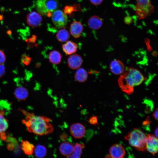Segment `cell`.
<instances>
[{
  "label": "cell",
  "instance_id": "5b68a950",
  "mask_svg": "<svg viewBox=\"0 0 158 158\" xmlns=\"http://www.w3.org/2000/svg\"><path fill=\"white\" fill-rule=\"evenodd\" d=\"M136 15L139 19L145 18L152 13L154 7L150 0H136Z\"/></svg>",
  "mask_w": 158,
  "mask_h": 158
},
{
  "label": "cell",
  "instance_id": "e575fe53",
  "mask_svg": "<svg viewBox=\"0 0 158 158\" xmlns=\"http://www.w3.org/2000/svg\"><path fill=\"white\" fill-rule=\"evenodd\" d=\"M158 128H157L156 129H155V131H154V134L155 135V137L158 138Z\"/></svg>",
  "mask_w": 158,
  "mask_h": 158
},
{
  "label": "cell",
  "instance_id": "d590c367",
  "mask_svg": "<svg viewBox=\"0 0 158 158\" xmlns=\"http://www.w3.org/2000/svg\"><path fill=\"white\" fill-rule=\"evenodd\" d=\"M2 18V17L0 15V19H1Z\"/></svg>",
  "mask_w": 158,
  "mask_h": 158
},
{
  "label": "cell",
  "instance_id": "2e32d148",
  "mask_svg": "<svg viewBox=\"0 0 158 158\" xmlns=\"http://www.w3.org/2000/svg\"><path fill=\"white\" fill-rule=\"evenodd\" d=\"M78 46L77 43L72 41H68L62 44V49L67 55H70L77 51Z\"/></svg>",
  "mask_w": 158,
  "mask_h": 158
},
{
  "label": "cell",
  "instance_id": "d6986e66",
  "mask_svg": "<svg viewBox=\"0 0 158 158\" xmlns=\"http://www.w3.org/2000/svg\"><path fill=\"white\" fill-rule=\"evenodd\" d=\"M62 55L58 51L53 50L49 53L48 59L50 62L53 64L57 65L61 62Z\"/></svg>",
  "mask_w": 158,
  "mask_h": 158
},
{
  "label": "cell",
  "instance_id": "3957f363",
  "mask_svg": "<svg viewBox=\"0 0 158 158\" xmlns=\"http://www.w3.org/2000/svg\"><path fill=\"white\" fill-rule=\"evenodd\" d=\"M146 135L141 130L135 128L125 137L129 144L139 151L144 152L146 150Z\"/></svg>",
  "mask_w": 158,
  "mask_h": 158
},
{
  "label": "cell",
  "instance_id": "484cf974",
  "mask_svg": "<svg viewBox=\"0 0 158 158\" xmlns=\"http://www.w3.org/2000/svg\"><path fill=\"white\" fill-rule=\"evenodd\" d=\"M89 121L91 124L95 125L97 124L99 126L98 123V117L97 116H92L90 118Z\"/></svg>",
  "mask_w": 158,
  "mask_h": 158
},
{
  "label": "cell",
  "instance_id": "4dcf8cb0",
  "mask_svg": "<svg viewBox=\"0 0 158 158\" xmlns=\"http://www.w3.org/2000/svg\"><path fill=\"white\" fill-rule=\"evenodd\" d=\"M158 108H157L153 114V116L154 118L157 120L158 121Z\"/></svg>",
  "mask_w": 158,
  "mask_h": 158
},
{
  "label": "cell",
  "instance_id": "ac0fdd59",
  "mask_svg": "<svg viewBox=\"0 0 158 158\" xmlns=\"http://www.w3.org/2000/svg\"><path fill=\"white\" fill-rule=\"evenodd\" d=\"M29 93L27 89L25 87L20 86L17 87L14 91L16 98L20 100L25 99L28 97Z\"/></svg>",
  "mask_w": 158,
  "mask_h": 158
},
{
  "label": "cell",
  "instance_id": "603a6c76",
  "mask_svg": "<svg viewBox=\"0 0 158 158\" xmlns=\"http://www.w3.org/2000/svg\"><path fill=\"white\" fill-rule=\"evenodd\" d=\"M21 146L22 149L25 154L30 155L33 153L35 147L27 141H22Z\"/></svg>",
  "mask_w": 158,
  "mask_h": 158
},
{
  "label": "cell",
  "instance_id": "d4e9b609",
  "mask_svg": "<svg viewBox=\"0 0 158 158\" xmlns=\"http://www.w3.org/2000/svg\"><path fill=\"white\" fill-rule=\"evenodd\" d=\"M22 61L23 63L27 65L29 64L30 62L31 59L28 56L24 55L22 57Z\"/></svg>",
  "mask_w": 158,
  "mask_h": 158
},
{
  "label": "cell",
  "instance_id": "9a60e30c",
  "mask_svg": "<svg viewBox=\"0 0 158 158\" xmlns=\"http://www.w3.org/2000/svg\"><path fill=\"white\" fill-rule=\"evenodd\" d=\"M74 146L73 144L68 141H65L62 142L59 147L61 153L67 157L73 153Z\"/></svg>",
  "mask_w": 158,
  "mask_h": 158
},
{
  "label": "cell",
  "instance_id": "52a82bcc",
  "mask_svg": "<svg viewBox=\"0 0 158 158\" xmlns=\"http://www.w3.org/2000/svg\"><path fill=\"white\" fill-rule=\"evenodd\" d=\"M146 150L154 156L158 152V138L154 135L148 134L146 136Z\"/></svg>",
  "mask_w": 158,
  "mask_h": 158
},
{
  "label": "cell",
  "instance_id": "8fae6325",
  "mask_svg": "<svg viewBox=\"0 0 158 158\" xmlns=\"http://www.w3.org/2000/svg\"><path fill=\"white\" fill-rule=\"evenodd\" d=\"M111 157L114 158H122L124 157L125 154L124 148L121 145L116 144L112 145L109 150Z\"/></svg>",
  "mask_w": 158,
  "mask_h": 158
},
{
  "label": "cell",
  "instance_id": "9c48e42d",
  "mask_svg": "<svg viewBox=\"0 0 158 158\" xmlns=\"http://www.w3.org/2000/svg\"><path fill=\"white\" fill-rule=\"evenodd\" d=\"M42 20L41 16L35 11L30 13L27 16V23L29 26L32 27L39 26L41 24Z\"/></svg>",
  "mask_w": 158,
  "mask_h": 158
},
{
  "label": "cell",
  "instance_id": "e0dca14e",
  "mask_svg": "<svg viewBox=\"0 0 158 158\" xmlns=\"http://www.w3.org/2000/svg\"><path fill=\"white\" fill-rule=\"evenodd\" d=\"M87 23L88 26L91 29L97 30L102 27L103 21L102 19L99 16H93L88 19Z\"/></svg>",
  "mask_w": 158,
  "mask_h": 158
},
{
  "label": "cell",
  "instance_id": "7c38bea8",
  "mask_svg": "<svg viewBox=\"0 0 158 158\" xmlns=\"http://www.w3.org/2000/svg\"><path fill=\"white\" fill-rule=\"evenodd\" d=\"M83 62L81 57L79 55L75 54L70 56L67 59L68 66L72 69H77L82 65Z\"/></svg>",
  "mask_w": 158,
  "mask_h": 158
},
{
  "label": "cell",
  "instance_id": "cb8c5ba5",
  "mask_svg": "<svg viewBox=\"0 0 158 158\" xmlns=\"http://www.w3.org/2000/svg\"><path fill=\"white\" fill-rule=\"evenodd\" d=\"M57 40L61 42L67 41L69 37L68 32L65 29H61L58 31L56 34Z\"/></svg>",
  "mask_w": 158,
  "mask_h": 158
},
{
  "label": "cell",
  "instance_id": "f1b7e54d",
  "mask_svg": "<svg viewBox=\"0 0 158 158\" xmlns=\"http://www.w3.org/2000/svg\"><path fill=\"white\" fill-rule=\"evenodd\" d=\"M90 2L93 4L98 5L100 4L102 2L103 0H90Z\"/></svg>",
  "mask_w": 158,
  "mask_h": 158
},
{
  "label": "cell",
  "instance_id": "8992f818",
  "mask_svg": "<svg viewBox=\"0 0 158 158\" xmlns=\"http://www.w3.org/2000/svg\"><path fill=\"white\" fill-rule=\"evenodd\" d=\"M53 23L58 28L64 27L67 24L68 18L66 14L61 10H56L51 15Z\"/></svg>",
  "mask_w": 158,
  "mask_h": 158
},
{
  "label": "cell",
  "instance_id": "ba28073f",
  "mask_svg": "<svg viewBox=\"0 0 158 158\" xmlns=\"http://www.w3.org/2000/svg\"><path fill=\"white\" fill-rule=\"evenodd\" d=\"M71 135L75 138L80 139L85 135L86 129L85 126L80 123H75L72 124L70 128Z\"/></svg>",
  "mask_w": 158,
  "mask_h": 158
},
{
  "label": "cell",
  "instance_id": "f546056e",
  "mask_svg": "<svg viewBox=\"0 0 158 158\" xmlns=\"http://www.w3.org/2000/svg\"><path fill=\"white\" fill-rule=\"evenodd\" d=\"M73 8L71 7L66 6L65 7L64 10V13H69L72 12L73 11Z\"/></svg>",
  "mask_w": 158,
  "mask_h": 158
},
{
  "label": "cell",
  "instance_id": "44dd1931",
  "mask_svg": "<svg viewBox=\"0 0 158 158\" xmlns=\"http://www.w3.org/2000/svg\"><path fill=\"white\" fill-rule=\"evenodd\" d=\"M84 144L76 143L74 146V150L72 154L68 157L69 158H79L82 153L83 149L85 147Z\"/></svg>",
  "mask_w": 158,
  "mask_h": 158
},
{
  "label": "cell",
  "instance_id": "4316f807",
  "mask_svg": "<svg viewBox=\"0 0 158 158\" xmlns=\"http://www.w3.org/2000/svg\"><path fill=\"white\" fill-rule=\"evenodd\" d=\"M6 60V57L4 52L0 50V64H3Z\"/></svg>",
  "mask_w": 158,
  "mask_h": 158
},
{
  "label": "cell",
  "instance_id": "7a4b0ae2",
  "mask_svg": "<svg viewBox=\"0 0 158 158\" xmlns=\"http://www.w3.org/2000/svg\"><path fill=\"white\" fill-rule=\"evenodd\" d=\"M144 79L143 75L138 70L128 68L121 75L118 83L123 92L130 95L134 91V87L140 85Z\"/></svg>",
  "mask_w": 158,
  "mask_h": 158
},
{
  "label": "cell",
  "instance_id": "30bf717a",
  "mask_svg": "<svg viewBox=\"0 0 158 158\" xmlns=\"http://www.w3.org/2000/svg\"><path fill=\"white\" fill-rule=\"evenodd\" d=\"M4 111L0 109V138L6 140V132L8 127V120L5 116Z\"/></svg>",
  "mask_w": 158,
  "mask_h": 158
},
{
  "label": "cell",
  "instance_id": "4fadbf2b",
  "mask_svg": "<svg viewBox=\"0 0 158 158\" xmlns=\"http://www.w3.org/2000/svg\"><path fill=\"white\" fill-rule=\"evenodd\" d=\"M109 68L111 72L116 75L121 74L125 70V67L123 63L118 60H114L111 62Z\"/></svg>",
  "mask_w": 158,
  "mask_h": 158
},
{
  "label": "cell",
  "instance_id": "277c9868",
  "mask_svg": "<svg viewBox=\"0 0 158 158\" xmlns=\"http://www.w3.org/2000/svg\"><path fill=\"white\" fill-rule=\"evenodd\" d=\"M59 4V0H37L36 6L38 12L49 17L57 8Z\"/></svg>",
  "mask_w": 158,
  "mask_h": 158
},
{
  "label": "cell",
  "instance_id": "ffe728a7",
  "mask_svg": "<svg viewBox=\"0 0 158 158\" xmlns=\"http://www.w3.org/2000/svg\"><path fill=\"white\" fill-rule=\"evenodd\" d=\"M78 69L74 75L75 80L80 83L85 82L88 78L87 72L85 69L83 68H80Z\"/></svg>",
  "mask_w": 158,
  "mask_h": 158
},
{
  "label": "cell",
  "instance_id": "d6a6232c",
  "mask_svg": "<svg viewBox=\"0 0 158 158\" xmlns=\"http://www.w3.org/2000/svg\"><path fill=\"white\" fill-rule=\"evenodd\" d=\"M150 120L149 117H148L146 120L144 121L143 123V125H149L150 123Z\"/></svg>",
  "mask_w": 158,
  "mask_h": 158
},
{
  "label": "cell",
  "instance_id": "5bb4252c",
  "mask_svg": "<svg viewBox=\"0 0 158 158\" xmlns=\"http://www.w3.org/2000/svg\"><path fill=\"white\" fill-rule=\"evenodd\" d=\"M83 30V26L82 24L78 21H73L70 26L71 34L75 38H78L80 36Z\"/></svg>",
  "mask_w": 158,
  "mask_h": 158
},
{
  "label": "cell",
  "instance_id": "1f68e13d",
  "mask_svg": "<svg viewBox=\"0 0 158 158\" xmlns=\"http://www.w3.org/2000/svg\"><path fill=\"white\" fill-rule=\"evenodd\" d=\"M67 137L68 136L66 134L63 133L60 135V139L61 140L65 141L66 139H67Z\"/></svg>",
  "mask_w": 158,
  "mask_h": 158
},
{
  "label": "cell",
  "instance_id": "7402d4cb",
  "mask_svg": "<svg viewBox=\"0 0 158 158\" xmlns=\"http://www.w3.org/2000/svg\"><path fill=\"white\" fill-rule=\"evenodd\" d=\"M33 152L36 157L38 158L44 157L47 153V150L44 146L38 145L35 147Z\"/></svg>",
  "mask_w": 158,
  "mask_h": 158
},
{
  "label": "cell",
  "instance_id": "6da1fadb",
  "mask_svg": "<svg viewBox=\"0 0 158 158\" xmlns=\"http://www.w3.org/2000/svg\"><path fill=\"white\" fill-rule=\"evenodd\" d=\"M25 116L22 120L29 132L39 135H44L51 133L54 128L50 123L51 119L43 116L35 115L25 110L19 109Z\"/></svg>",
  "mask_w": 158,
  "mask_h": 158
},
{
  "label": "cell",
  "instance_id": "836d02e7",
  "mask_svg": "<svg viewBox=\"0 0 158 158\" xmlns=\"http://www.w3.org/2000/svg\"><path fill=\"white\" fill-rule=\"evenodd\" d=\"M36 39V36L34 35L31 37L30 39V41L32 42H34L35 41Z\"/></svg>",
  "mask_w": 158,
  "mask_h": 158
},
{
  "label": "cell",
  "instance_id": "83f0119b",
  "mask_svg": "<svg viewBox=\"0 0 158 158\" xmlns=\"http://www.w3.org/2000/svg\"><path fill=\"white\" fill-rule=\"evenodd\" d=\"M6 73V68L3 64H0V78L3 77Z\"/></svg>",
  "mask_w": 158,
  "mask_h": 158
}]
</instances>
